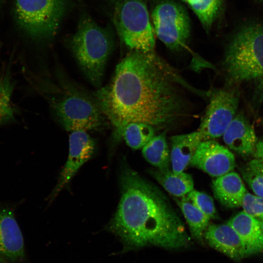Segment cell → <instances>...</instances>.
Here are the masks:
<instances>
[{"label": "cell", "instance_id": "11", "mask_svg": "<svg viewBox=\"0 0 263 263\" xmlns=\"http://www.w3.org/2000/svg\"><path fill=\"white\" fill-rule=\"evenodd\" d=\"M189 165L218 177L234 169L235 159L226 148L212 140H205L200 143Z\"/></svg>", "mask_w": 263, "mask_h": 263}, {"label": "cell", "instance_id": "13", "mask_svg": "<svg viewBox=\"0 0 263 263\" xmlns=\"http://www.w3.org/2000/svg\"><path fill=\"white\" fill-rule=\"evenodd\" d=\"M204 237L210 246L234 260L240 261L247 257L240 237L227 223L209 225Z\"/></svg>", "mask_w": 263, "mask_h": 263}, {"label": "cell", "instance_id": "3", "mask_svg": "<svg viewBox=\"0 0 263 263\" xmlns=\"http://www.w3.org/2000/svg\"><path fill=\"white\" fill-rule=\"evenodd\" d=\"M47 98L57 120L67 131L97 130L107 119L96 98L71 81L59 77Z\"/></svg>", "mask_w": 263, "mask_h": 263}, {"label": "cell", "instance_id": "18", "mask_svg": "<svg viewBox=\"0 0 263 263\" xmlns=\"http://www.w3.org/2000/svg\"><path fill=\"white\" fill-rule=\"evenodd\" d=\"M150 173L165 190L174 196H184L193 189V179L186 172L176 174L169 168L151 170Z\"/></svg>", "mask_w": 263, "mask_h": 263}, {"label": "cell", "instance_id": "1", "mask_svg": "<svg viewBox=\"0 0 263 263\" xmlns=\"http://www.w3.org/2000/svg\"><path fill=\"white\" fill-rule=\"evenodd\" d=\"M185 89L198 92L154 51L131 50L116 66L110 83L94 95L117 140L131 122L166 131L189 117Z\"/></svg>", "mask_w": 263, "mask_h": 263}, {"label": "cell", "instance_id": "9", "mask_svg": "<svg viewBox=\"0 0 263 263\" xmlns=\"http://www.w3.org/2000/svg\"><path fill=\"white\" fill-rule=\"evenodd\" d=\"M209 95V104L197 130L203 141L223 135L235 117L239 104V94L235 90H214Z\"/></svg>", "mask_w": 263, "mask_h": 263}, {"label": "cell", "instance_id": "6", "mask_svg": "<svg viewBox=\"0 0 263 263\" xmlns=\"http://www.w3.org/2000/svg\"><path fill=\"white\" fill-rule=\"evenodd\" d=\"M113 17L120 39L131 50L154 51L155 35L145 0H114Z\"/></svg>", "mask_w": 263, "mask_h": 263}, {"label": "cell", "instance_id": "22", "mask_svg": "<svg viewBox=\"0 0 263 263\" xmlns=\"http://www.w3.org/2000/svg\"><path fill=\"white\" fill-rule=\"evenodd\" d=\"M156 130L151 126L140 122L128 123L123 128V137L130 148L137 150L142 148L154 136Z\"/></svg>", "mask_w": 263, "mask_h": 263}, {"label": "cell", "instance_id": "27", "mask_svg": "<svg viewBox=\"0 0 263 263\" xmlns=\"http://www.w3.org/2000/svg\"><path fill=\"white\" fill-rule=\"evenodd\" d=\"M253 155L255 158L263 161V139L258 141Z\"/></svg>", "mask_w": 263, "mask_h": 263}, {"label": "cell", "instance_id": "16", "mask_svg": "<svg viewBox=\"0 0 263 263\" xmlns=\"http://www.w3.org/2000/svg\"><path fill=\"white\" fill-rule=\"evenodd\" d=\"M212 189L219 202L230 208L241 207L247 192L241 177L233 171L217 177L213 181Z\"/></svg>", "mask_w": 263, "mask_h": 263}, {"label": "cell", "instance_id": "12", "mask_svg": "<svg viewBox=\"0 0 263 263\" xmlns=\"http://www.w3.org/2000/svg\"><path fill=\"white\" fill-rule=\"evenodd\" d=\"M0 256L17 262L24 257L22 233L13 212L0 206Z\"/></svg>", "mask_w": 263, "mask_h": 263}, {"label": "cell", "instance_id": "28", "mask_svg": "<svg viewBox=\"0 0 263 263\" xmlns=\"http://www.w3.org/2000/svg\"><path fill=\"white\" fill-rule=\"evenodd\" d=\"M258 93L259 98L263 99V78L261 79L258 87Z\"/></svg>", "mask_w": 263, "mask_h": 263}, {"label": "cell", "instance_id": "25", "mask_svg": "<svg viewBox=\"0 0 263 263\" xmlns=\"http://www.w3.org/2000/svg\"><path fill=\"white\" fill-rule=\"evenodd\" d=\"M188 199L210 219L217 218L213 199L206 193L193 189L187 194Z\"/></svg>", "mask_w": 263, "mask_h": 263}, {"label": "cell", "instance_id": "23", "mask_svg": "<svg viewBox=\"0 0 263 263\" xmlns=\"http://www.w3.org/2000/svg\"><path fill=\"white\" fill-rule=\"evenodd\" d=\"M194 12L207 31H209L218 16L223 0H182Z\"/></svg>", "mask_w": 263, "mask_h": 263}, {"label": "cell", "instance_id": "2", "mask_svg": "<svg viewBox=\"0 0 263 263\" xmlns=\"http://www.w3.org/2000/svg\"><path fill=\"white\" fill-rule=\"evenodd\" d=\"M119 181L121 196L108 228L126 250L150 245L177 249L190 245L184 224L158 188L126 165Z\"/></svg>", "mask_w": 263, "mask_h": 263}, {"label": "cell", "instance_id": "8", "mask_svg": "<svg viewBox=\"0 0 263 263\" xmlns=\"http://www.w3.org/2000/svg\"><path fill=\"white\" fill-rule=\"evenodd\" d=\"M155 35L170 50L184 48L190 33L188 14L184 7L173 0H162L151 13Z\"/></svg>", "mask_w": 263, "mask_h": 263}, {"label": "cell", "instance_id": "17", "mask_svg": "<svg viewBox=\"0 0 263 263\" xmlns=\"http://www.w3.org/2000/svg\"><path fill=\"white\" fill-rule=\"evenodd\" d=\"M170 152L172 170L176 174L183 172L203 141L198 131L174 135L170 139Z\"/></svg>", "mask_w": 263, "mask_h": 263}, {"label": "cell", "instance_id": "4", "mask_svg": "<svg viewBox=\"0 0 263 263\" xmlns=\"http://www.w3.org/2000/svg\"><path fill=\"white\" fill-rule=\"evenodd\" d=\"M69 46L88 80L95 87H100L107 61L113 46L110 30L99 26L84 14L76 32L69 39Z\"/></svg>", "mask_w": 263, "mask_h": 263}, {"label": "cell", "instance_id": "15", "mask_svg": "<svg viewBox=\"0 0 263 263\" xmlns=\"http://www.w3.org/2000/svg\"><path fill=\"white\" fill-rule=\"evenodd\" d=\"M240 237L246 256L263 251V232L260 221L245 213H238L227 223Z\"/></svg>", "mask_w": 263, "mask_h": 263}, {"label": "cell", "instance_id": "21", "mask_svg": "<svg viewBox=\"0 0 263 263\" xmlns=\"http://www.w3.org/2000/svg\"><path fill=\"white\" fill-rule=\"evenodd\" d=\"M15 87L11 65L0 76V127L16 121L15 110L12 103V96Z\"/></svg>", "mask_w": 263, "mask_h": 263}, {"label": "cell", "instance_id": "29", "mask_svg": "<svg viewBox=\"0 0 263 263\" xmlns=\"http://www.w3.org/2000/svg\"><path fill=\"white\" fill-rule=\"evenodd\" d=\"M260 221L261 227L262 230V231L263 232V221Z\"/></svg>", "mask_w": 263, "mask_h": 263}, {"label": "cell", "instance_id": "24", "mask_svg": "<svg viewBox=\"0 0 263 263\" xmlns=\"http://www.w3.org/2000/svg\"><path fill=\"white\" fill-rule=\"evenodd\" d=\"M242 177L255 194L263 197V161L254 159L241 169Z\"/></svg>", "mask_w": 263, "mask_h": 263}, {"label": "cell", "instance_id": "5", "mask_svg": "<svg viewBox=\"0 0 263 263\" xmlns=\"http://www.w3.org/2000/svg\"><path fill=\"white\" fill-rule=\"evenodd\" d=\"M223 64L231 84L263 78V25L252 23L240 28L227 46Z\"/></svg>", "mask_w": 263, "mask_h": 263}, {"label": "cell", "instance_id": "19", "mask_svg": "<svg viewBox=\"0 0 263 263\" xmlns=\"http://www.w3.org/2000/svg\"><path fill=\"white\" fill-rule=\"evenodd\" d=\"M184 216L192 237L200 243L203 242L204 234L210 218L196 207L188 199L183 196L175 199Z\"/></svg>", "mask_w": 263, "mask_h": 263}, {"label": "cell", "instance_id": "26", "mask_svg": "<svg viewBox=\"0 0 263 263\" xmlns=\"http://www.w3.org/2000/svg\"><path fill=\"white\" fill-rule=\"evenodd\" d=\"M242 207L246 214L259 221H263V197L246 192Z\"/></svg>", "mask_w": 263, "mask_h": 263}, {"label": "cell", "instance_id": "14", "mask_svg": "<svg viewBox=\"0 0 263 263\" xmlns=\"http://www.w3.org/2000/svg\"><path fill=\"white\" fill-rule=\"evenodd\" d=\"M225 143L243 157L253 154L258 142L254 129L243 114L235 116L223 134Z\"/></svg>", "mask_w": 263, "mask_h": 263}, {"label": "cell", "instance_id": "10", "mask_svg": "<svg viewBox=\"0 0 263 263\" xmlns=\"http://www.w3.org/2000/svg\"><path fill=\"white\" fill-rule=\"evenodd\" d=\"M69 141L68 158L57 184L49 197V203L55 199L80 168L92 157L95 152V141L86 131L72 132Z\"/></svg>", "mask_w": 263, "mask_h": 263}, {"label": "cell", "instance_id": "20", "mask_svg": "<svg viewBox=\"0 0 263 263\" xmlns=\"http://www.w3.org/2000/svg\"><path fill=\"white\" fill-rule=\"evenodd\" d=\"M142 154L146 161L157 169L169 168L170 156L166 131L149 141L142 148Z\"/></svg>", "mask_w": 263, "mask_h": 263}, {"label": "cell", "instance_id": "7", "mask_svg": "<svg viewBox=\"0 0 263 263\" xmlns=\"http://www.w3.org/2000/svg\"><path fill=\"white\" fill-rule=\"evenodd\" d=\"M69 6V0H15L19 24L30 37L41 42L56 35Z\"/></svg>", "mask_w": 263, "mask_h": 263}]
</instances>
